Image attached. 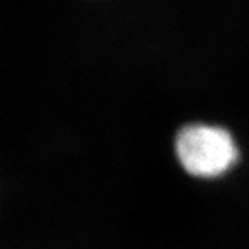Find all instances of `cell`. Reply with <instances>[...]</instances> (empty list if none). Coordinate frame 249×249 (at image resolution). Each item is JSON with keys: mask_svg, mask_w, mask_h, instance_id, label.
<instances>
[{"mask_svg": "<svg viewBox=\"0 0 249 249\" xmlns=\"http://www.w3.org/2000/svg\"><path fill=\"white\" fill-rule=\"evenodd\" d=\"M176 152L183 168L200 177H213L227 171L237 159L231 134L212 124L192 123L176 137Z\"/></svg>", "mask_w": 249, "mask_h": 249, "instance_id": "cell-1", "label": "cell"}]
</instances>
